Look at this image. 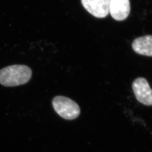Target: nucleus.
I'll list each match as a JSON object with an SVG mask.
<instances>
[{"label": "nucleus", "instance_id": "423d86ee", "mask_svg": "<svg viewBox=\"0 0 152 152\" xmlns=\"http://www.w3.org/2000/svg\"><path fill=\"white\" fill-rule=\"evenodd\" d=\"M132 49L140 55L152 56V36L148 35L137 38L132 44Z\"/></svg>", "mask_w": 152, "mask_h": 152}, {"label": "nucleus", "instance_id": "20e7f679", "mask_svg": "<svg viewBox=\"0 0 152 152\" xmlns=\"http://www.w3.org/2000/svg\"><path fill=\"white\" fill-rule=\"evenodd\" d=\"M110 0H81L84 8L93 16L104 18L109 13Z\"/></svg>", "mask_w": 152, "mask_h": 152}, {"label": "nucleus", "instance_id": "f03ea898", "mask_svg": "<svg viewBox=\"0 0 152 152\" xmlns=\"http://www.w3.org/2000/svg\"><path fill=\"white\" fill-rule=\"evenodd\" d=\"M52 103L55 112L65 120H75L80 114L78 105L69 98L57 96L53 99Z\"/></svg>", "mask_w": 152, "mask_h": 152}, {"label": "nucleus", "instance_id": "39448f33", "mask_svg": "<svg viewBox=\"0 0 152 152\" xmlns=\"http://www.w3.org/2000/svg\"><path fill=\"white\" fill-rule=\"evenodd\" d=\"M130 12L129 0H110L109 13L115 20H124L130 14Z\"/></svg>", "mask_w": 152, "mask_h": 152}, {"label": "nucleus", "instance_id": "f257e3e1", "mask_svg": "<svg viewBox=\"0 0 152 152\" xmlns=\"http://www.w3.org/2000/svg\"><path fill=\"white\" fill-rule=\"evenodd\" d=\"M32 74L31 69L27 65H10L0 70V83L6 87L22 85L30 80Z\"/></svg>", "mask_w": 152, "mask_h": 152}, {"label": "nucleus", "instance_id": "7ed1b4c3", "mask_svg": "<svg viewBox=\"0 0 152 152\" xmlns=\"http://www.w3.org/2000/svg\"><path fill=\"white\" fill-rule=\"evenodd\" d=\"M132 90L136 99L145 105H152V89L146 79L138 78L132 83Z\"/></svg>", "mask_w": 152, "mask_h": 152}]
</instances>
